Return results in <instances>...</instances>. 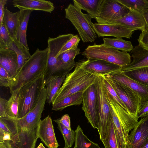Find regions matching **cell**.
<instances>
[{
	"label": "cell",
	"instance_id": "19",
	"mask_svg": "<svg viewBox=\"0 0 148 148\" xmlns=\"http://www.w3.org/2000/svg\"><path fill=\"white\" fill-rule=\"evenodd\" d=\"M112 24H119L129 28L145 31L146 23L141 13L134 10H129L128 13L121 19Z\"/></svg>",
	"mask_w": 148,
	"mask_h": 148
},
{
	"label": "cell",
	"instance_id": "50",
	"mask_svg": "<svg viewBox=\"0 0 148 148\" xmlns=\"http://www.w3.org/2000/svg\"><path fill=\"white\" fill-rule=\"evenodd\" d=\"M148 1V0H147Z\"/></svg>",
	"mask_w": 148,
	"mask_h": 148
},
{
	"label": "cell",
	"instance_id": "1",
	"mask_svg": "<svg viewBox=\"0 0 148 148\" xmlns=\"http://www.w3.org/2000/svg\"><path fill=\"white\" fill-rule=\"evenodd\" d=\"M49 52L48 47L43 50L37 49L15 75L10 79L8 87L11 93L43 74L47 64Z\"/></svg>",
	"mask_w": 148,
	"mask_h": 148
},
{
	"label": "cell",
	"instance_id": "10",
	"mask_svg": "<svg viewBox=\"0 0 148 148\" xmlns=\"http://www.w3.org/2000/svg\"><path fill=\"white\" fill-rule=\"evenodd\" d=\"M47 93L45 86L42 91L35 107L23 117L14 118L17 129H29L37 127L47 101Z\"/></svg>",
	"mask_w": 148,
	"mask_h": 148
},
{
	"label": "cell",
	"instance_id": "38",
	"mask_svg": "<svg viewBox=\"0 0 148 148\" xmlns=\"http://www.w3.org/2000/svg\"><path fill=\"white\" fill-rule=\"evenodd\" d=\"M103 77L105 86L108 93L118 104L127 111L126 108L120 99L114 89L108 81L103 76Z\"/></svg>",
	"mask_w": 148,
	"mask_h": 148
},
{
	"label": "cell",
	"instance_id": "12",
	"mask_svg": "<svg viewBox=\"0 0 148 148\" xmlns=\"http://www.w3.org/2000/svg\"><path fill=\"white\" fill-rule=\"evenodd\" d=\"M37 127L34 129H17V133L4 144L8 148H35L38 138Z\"/></svg>",
	"mask_w": 148,
	"mask_h": 148
},
{
	"label": "cell",
	"instance_id": "8",
	"mask_svg": "<svg viewBox=\"0 0 148 148\" xmlns=\"http://www.w3.org/2000/svg\"><path fill=\"white\" fill-rule=\"evenodd\" d=\"M103 76L114 89L126 108L127 112L137 117L142 102L138 94L128 86L111 79L106 75Z\"/></svg>",
	"mask_w": 148,
	"mask_h": 148
},
{
	"label": "cell",
	"instance_id": "46",
	"mask_svg": "<svg viewBox=\"0 0 148 148\" xmlns=\"http://www.w3.org/2000/svg\"><path fill=\"white\" fill-rule=\"evenodd\" d=\"M140 148H148V140Z\"/></svg>",
	"mask_w": 148,
	"mask_h": 148
},
{
	"label": "cell",
	"instance_id": "7",
	"mask_svg": "<svg viewBox=\"0 0 148 148\" xmlns=\"http://www.w3.org/2000/svg\"><path fill=\"white\" fill-rule=\"evenodd\" d=\"M46 84L42 74L20 89L18 118L24 116L35 107Z\"/></svg>",
	"mask_w": 148,
	"mask_h": 148
},
{
	"label": "cell",
	"instance_id": "33",
	"mask_svg": "<svg viewBox=\"0 0 148 148\" xmlns=\"http://www.w3.org/2000/svg\"><path fill=\"white\" fill-rule=\"evenodd\" d=\"M58 125V127L61 133L64 140V147L69 148L72 146L75 141V134L73 130H69L62 124L59 119L54 120Z\"/></svg>",
	"mask_w": 148,
	"mask_h": 148
},
{
	"label": "cell",
	"instance_id": "49",
	"mask_svg": "<svg viewBox=\"0 0 148 148\" xmlns=\"http://www.w3.org/2000/svg\"><path fill=\"white\" fill-rule=\"evenodd\" d=\"M64 148H66V147H64Z\"/></svg>",
	"mask_w": 148,
	"mask_h": 148
},
{
	"label": "cell",
	"instance_id": "2",
	"mask_svg": "<svg viewBox=\"0 0 148 148\" xmlns=\"http://www.w3.org/2000/svg\"><path fill=\"white\" fill-rule=\"evenodd\" d=\"M97 76L86 71L84 67L82 60H79L76 63L73 71L66 75L62 86L52 99V105L75 93L84 92L95 83Z\"/></svg>",
	"mask_w": 148,
	"mask_h": 148
},
{
	"label": "cell",
	"instance_id": "43",
	"mask_svg": "<svg viewBox=\"0 0 148 148\" xmlns=\"http://www.w3.org/2000/svg\"><path fill=\"white\" fill-rule=\"evenodd\" d=\"M59 121L68 129L71 130L70 118L68 114H66L63 115L60 119H59Z\"/></svg>",
	"mask_w": 148,
	"mask_h": 148
},
{
	"label": "cell",
	"instance_id": "36",
	"mask_svg": "<svg viewBox=\"0 0 148 148\" xmlns=\"http://www.w3.org/2000/svg\"><path fill=\"white\" fill-rule=\"evenodd\" d=\"M80 53V49H71L63 53L58 56V58L62 62L67 64H76L74 59L75 57Z\"/></svg>",
	"mask_w": 148,
	"mask_h": 148
},
{
	"label": "cell",
	"instance_id": "28",
	"mask_svg": "<svg viewBox=\"0 0 148 148\" xmlns=\"http://www.w3.org/2000/svg\"><path fill=\"white\" fill-rule=\"evenodd\" d=\"M8 100L6 107V113L9 117L19 118L20 89L12 92Z\"/></svg>",
	"mask_w": 148,
	"mask_h": 148
},
{
	"label": "cell",
	"instance_id": "17",
	"mask_svg": "<svg viewBox=\"0 0 148 148\" xmlns=\"http://www.w3.org/2000/svg\"><path fill=\"white\" fill-rule=\"evenodd\" d=\"M106 75L131 88L139 96L142 102L148 101V85L140 83L129 77L121 70Z\"/></svg>",
	"mask_w": 148,
	"mask_h": 148
},
{
	"label": "cell",
	"instance_id": "22",
	"mask_svg": "<svg viewBox=\"0 0 148 148\" xmlns=\"http://www.w3.org/2000/svg\"><path fill=\"white\" fill-rule=\"evenodd\" d=\"M20 14V10L12 12L6 7L4 8L3 22L13 40L16 39Z\"/></svg>",
	"mask_w": 148,
	"mask_h": 148
},
{
	"label": "cell",
	"instance_id": "41",
	"mask_svg": "<svg viewBox=\"0 0 148 148\" xmlns=\"http://www.w3.org/2000/svg\"><path fill=\"white\" fill-rule=\"evenodd\" d=\"M148 116V101L141 102L137 116L138 118Z\"/></svg>",
	"mask_w": 148,
	"mask_h": 148
},
{
	"label": "cell",
	"instance_id": "35",
	"mask_svg": "<svg viewBox=\"0 0 148 148\" xmlns=\"http://www.w3.org/2000/svg\"><path fill=\"white\" fill-rule=\"evenodd\" d=\"M13 40L3 22L0 24V50L10 49Z\"/></svg>",
	"mask_w": 148,
	"mask_h": 148
},
{
	"label": "cell",
	"instance_id": "18",
	"mask_svg": "<svg viewBox=\"0 0 148 148\" xmlns=\"http://www.w3.org/2000/svg\"><path fill=\"white\" fill-rule=\"evenodd\" d=\"M13 6L20 10H39L51 13L54 10L53 4L49 1L44 0H14Z\"/></svg>",
	"mask_w": 148,
	"mask_h": 148
},
{
	"label": "cell",
	"instance_id": "27",
	"mask_svg": "<svg viewBox=\"0 0 148 148\" xmlns=\"http://www.w3.org/2000/svg\"><path fill=\"white\" fill-rule=\"evenodd\" d=\"M83 92H79L75 93L55 103L52 105V110L61 111L69 106L82 104Z\"/></svg>",
	"mask_w": 148,
	"mask_h": 148
},
{
	"label": "cell",
	"instance_id": "4",
	"mask_svg": "<svg viewBox=\"0 0 148 148\" xmlns=\"http://www.w3.org/2000/svg\"><path fill=\"white\" fill-rule=\"evenodd\" d=\"M65 11V18L71 22L77 30L83 42H94L97 36L91 16L83 13L81 9L71 3Z\"/></svg>",
	"mask_w": 148,
	"mask_h": 148
},
{
	"label": "cell",
	"instance_id": "48",
	"mask_svg": "<svg viewBox=\"0 0 148 148\" xmlns=\"http://www.w3.org/2000/svg\"><path fill=\"white\" fill-rule=\"evenodd\" d=\"M37 148H46L42 143H40Z\"/></svg>",
	"mask_w": 148,
	"mask_h": 148
},
{
	"label": "cell",
	"instance_id": "42",
	"mask_svg": "<svg viewBox=\"0 0 148 148\" xmlns=\"http://www.w3.org/2000/svg\"><path fill=\"white\" fill-rule=\"evenodd\" d=\"M8 100L0 97V117H9L6 113V107Z\"/></svg>",
	"mask_w": 148,
	"mask_h": 148
},
{
	"label": "cell",
	"instance_id": "13",
	"mask_svg": "<svg viewBox=\"0 0 148 148\" xmlns=\"http://www.w3.org/2000/svg\"><path fill=\"white\" fill-rule=\"evenodd\" d=\"M94 27L99 37L112 36L116 38H130L134 31L136 30L129 28L119 24H104L95 23Z\"/></svg>",
	"mask_w": 148,
	"mask_h": 148
},
{
	"label": "cell",
	"instance_id": "32",
	"mask_svg": "<svg viewBox=\"0 0 148 148\" xmlns=\"http://www.w3.org/2000/svg\"><path fill=\"white\" fill-rule=\"evenodd\" d=\"M102 143L104 148H121L119 138L112 119L109 135Z\"/></svg>",
	"mask_w": 148,
	"mask_h": 148
},
{
	"label": "cell",
	"instance_id": "11",
	"mask_svg": "<svg viewBox=\"0 0 148 148\" xmlns=\"http://www.w3.org/2000/svg\"><path fill=\"white\" fill-rule=\"evenodd\" d=\"M82 109L86 117L94 128H98L99 112L98 101L95 83L83 93Z\"/></svg>",
	"mask_w": 148,
	"mask_h": 148
},
{
	"label": "cell",
	"instance_id": "14",
	"mask_svg": "<svg viewBox=\"0 0 148 148\" xmlns=\"http://www.w3.org/2000/svg\"><path fill=\"white\" fill-rule=\"evenodd\" d=\"M148 140V116L138 121L129 135L127 148H140Z\"/></svg>",
	"mask_w": 148,
	"mask_h": 148
},
{
	"label": "cell",
	"instance_id": "3",
	"mask_svg": "<svg viewBox=\"0 0 148 148\" xmlns=\"http://www.w3.org/2000/svg\"><path fill=\"white\" fill-rule=\"evenodd\" d=\"M106 93L112 120L119 138L121 148H127L129 132L134 128L138 118L118 104L106 88Z\"/></svg>",
	"mask_w": 148,
	"mask_h": 148
},
{
	"label": "cell",
	"instance_id": "44",
	"mask_svg": "<svg viewBox=\"0 0 148 148\" xmlns=\"http://www.w3.org/2000/svg\"><path fill=\"white\" fill-rule=\"evenodd\" d=\"M7 0H0V24L3 22L5 5L7 4Z\"/></svg>",
	"mask_w": 148,
	"mask_h": 148
},
{
	"label": "cell",
	"instance_id": "47",
	"mask_svg": "<svg viewBox=\"0 0 148 148\" xmlns=\"http://www.w3.org/2000/svg\"><path fill=\"white\" fill-rule=\"evenodd\" d=\"M0 148H8L4 143H0Z\"/></svg>",
	"mask_w": 148,
	"mask_h": 148
},
{
	"label": "cell",
	"instance_id": "23",
	"mask_svg": "<svg viewBox=\"0 0 148 148\" xmlns=\"http://www.w3.org/2000/svg\"><path fill=\"white\" fill-rule=\"evenodd\" d=\"M20 11L19 24L16 36V39L22 43L29 50L27 40V30L28 23L31 13V10Z\"/></svg>",
	"mask_w": 148,
	"mask_h": 148
},
{
	"label": "cell",
	"instance_id": "37",
	"mask_svg": "<svg viewBox=\"0 0 148 148\" xmlns=\"http://www.w3.org/2000/svg\"><path fill=\"white\" fill-rule=\"evenodd\" d=\"M80 40V39L77 35H74L64 46L56 57L65 51L71 49H77Z\"/></svg>",
	"mask_w": 148,
	"mask_h": 148
},
{
	"label": "cell",
	"instance_id": "5",
	"mask_svg": "<svg viewBox=\"0 0 148 148\" xmlns=\"http://www.w3.org/2000/svg\"><path fill=\"white\" fill-rule=\"evenodd\" d=\"M87 59L101 60L123 67L131 62V56L127 52L119 51L103 44L88 46L82 53Z\"/></svg>",
	"mask_w": 148,
	"mask_h": 148
},
{
	"label": "cell",
	"instance_id": "16",
	"mask_svg": "<svg viewBox=\"0 0 148 148\" xmlns=\"http://www.w3.org/2000/svg\"><path fill=\"white\" fill-rule=\"evenodd\" d=\"M84 67L87 71L97 75H104L121 70L122 67L101 60L82 59Z\"/></svg>",
	"mask_w": 148,
	"mask_h": 148
},
{
	"label": "cell",
	"instance_id": "24",
	"mask_svg": "<svg viewBox=\"0 0 148 148\" xmlns=\"http://www.w3.org/2000/svg\"><path fill=\"white\" fill-rule=\"evenodd\" d=\"M66 75L53 76L46 81L47 90V101L50 105L62 86Z\"/></svg>",
	"mask_w": 148,
	"mask_h": 148
},
{
	"label": "cell",
	"instance_id": "29",
	"mask_svg": "<svg viewBox=\"0 0 148 148\" xmlns=\"http://www.w3.org/2000/svg\"><path fill=\"white\" fill-rule=\"evenodd\" d=\"M75 143L74 148H101L97 143L92 141L84 134L79 125L75 131Z\"/></svg>",
	"mask_w": 148,
	"mask_h": 148
},
{
	"label": "cell",
	"instance_id": "34",
	"mask_svg": "<svg viewBox=\"0 0 148 148\" xmlns=\"http://www.w3.org/2000/svg\"><path fill=\"white\" fill-rule=\"evenodd\" d=\"M129 10H134L142 13L148 9L147 0H117Z\"/></svg>",
	"mask_w": 148,
	"mask_h": 148
},
{
	"label": "cell",
	"instance_id": "25",
	"mask_svg": "<svg viewBox=\"0 0 148 148\" xmlns=\"http://www.w3.org/2000/svg\"><path fill=\"white\" fill-rule=\"evenodd\" d=\"M103 0H73L74 5L84 10L92 18L96 19L98 12Z\"/></svg>",
	"mask_w": 148,
	"mask_h": 148
},
{
	"label": "cell",
	"instance_id": "21",
	"mask_svg": "<svg viewBox=\"0 0 148 148\" xmlns=\"http://www.w3.org/2000/svg\"><path fill=\"white\" fill-rule=\"evenodd\" d=\"M0 65L8 73L11 78L16 74L18 68L17 55L9 49L0 50Z\"/></svg>",
	"mask_w": 148,
	"mask_h": 148
},
{
	"label": "cell",
	"instance_id": "40",
	"mask_svg": "<svg viewBox=\"0 0 148 148\" xmlns=\"http://www.w3.org/2000/svg\"><path fill=\"white\" fill-rule=\"evenodd\" d=\"M137 40L140 46L148 50V32H142Z\"/></svg>",
	"mask_w": 148,
	"mask_h": 148
},
{
	"label": "cell",
	"instance_id": "20",
	"mask_svg": "<svg viewBox=\"0 0 148 148\" xmlns=\"http://www.w3.org/2000/svg\"><path fill=\"white\" fill-rule=\"evenodd\" d=\"M130 54L133 58L132 61L128 65L123 67L121 71H130L140 67L148 66V50L138 45L134 48Z\"/></svg>",
	"mask_w": 148,
	"mask_h": 148
},
{
	"label": "cell",
	"instance_id": "9",
	"mask_svg": "<svg viewBox=\"0 0 148 148\" xmlns=\"http://www.w3.org/2000/svg\"><path fill=\"white\" fill-rule=\"evenodd\" d=\"M129 11L117 0H103L96 20L98 23L112 24L124 17Z\"/></svg>",
	"mask_w": 148,
	"mask_h": 148
},
{
	"label": "cell",
	"instance_id": "45",
	"mask_svg": "<svg viewBox=\"0 0 148 148\" xmlns=\"http://www.w3.org/2000/svg\"><path fill=\"white\" fill-rule=\"evenodd\" d=\"M141 14L144 18L146 23L145 32H148V9L144 10L141 13Z\"/></svg>",
	"mask_w": 148,
	"mask_h": 148
},
{
	"label": "cell",
	"instance_id": "30",
	"mask_svg": "<svg viewBox=\"0 0 148 148\" xmlns=\"http://www.w3.org/2000/svg\"><path fill=\"white\" fill-rule=\"evenodd\" d=\"M103 40L104 45L123 51L131 52L134 48L131 41L124 40L122 38H103Z\"/></svg>",
	"mask_w": 148,
	"mask_h": 148
},
{
	"label": "cell",
	"instance_id": "26",
	"mask_svg": "<svg viewBox=\"0 0 148 148\" xmlns=\"http://www.w3.org/2000/svg\"><path fill=\"white\" fill-rule=\"evenodd\" d=\"M9 49L14 51L17 55L18 64L17 72L32 55L29 52V50L16 39L13 40Z\"/></svg>",
	"mask_w": 148,
	"mask_h": 148
},
{
	"label": "cell",
	"instance_id": "15",
	"mask_svg": "<svg viewBox=\"0 0 148 148\" xmlns=\"http://www.w3.org/2000/svg\"><path fill=\"white\" fill-rule=\"evenodd\" d=\"M37 134L38 138L49 148H58L59 146L49 115L40 121L37 127Z\"/></svg>",
	"mask_w": 148,
	"mask_h": 148
},
{
	"label": "cell",
	"instance_id": "39",
	"mask_svg": "<svg viewBox=\"0 0 148 148\" xmlns=\"http://www.w3.org/2000/svg\"><path fill=\"white\" fill-rule=\"evenodd\" d=\"M8 72L0 65V86L8 87L9 81L11 79Z\"/></svg>",
	"mask_w": 148,
	"mask_h": 148
},
{
	"label": "cell",
	"instance_id": "6",
	"mask_svg": "<svg viewBox=\"0 0 148 148\" xmlns=\"http://www.w3.org/2000/svg\"><path fill=\"white\" fill-rule=\"evenodd\" d=\"M103 75L97 76L95 83L97 97L99 120L97 129L100 140L103 142L110 132L112 118L106 95V88Z\"/></svg>",
	"mask_w": 148,
	"mask_h": 148
},
{
	"label": "cell",
	"instance_id": "31",
	"mask_svg": "<svg viewBox=\"0 0 148 148\" xmlns=\"http://www.w3.org/2000/svg\"><path fill=\"white\" fill-rule=\"evenodd\" d=\"M121 71L132 79L141 84L148 85V66Z\"/></svg>",
	"mask_w": 148,
	"mask_h": 148
}]
</instances>
